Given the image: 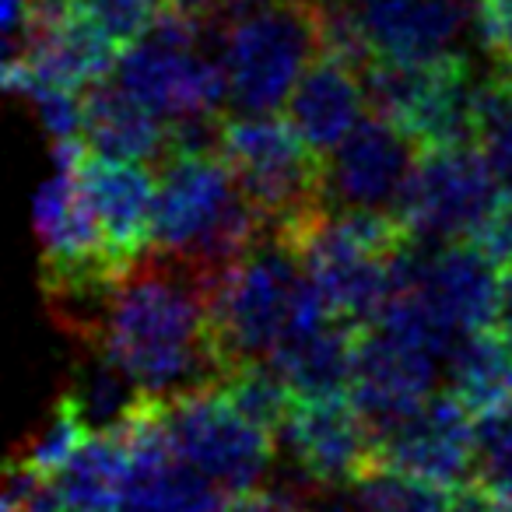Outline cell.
Listing matches in <instances>:
<instances>
[{
    "mask_svg": "<svg viewBox=\"0 0 512 512\" xmlns=\"http://www.w3.org/2000/svg\"><path fill=\"white\" fill-rule=\"evenodd\" d=\"M207 288L211 274L200 267L144 253L109 288L78 337L130 383L158 397L218 383L221 362L211 341Z\"/></svg>",
    "mask_w": 512,
    "mask_h": 512,
    "instance_id": "6da1fadb",
    "label": "cell"
},
{
    "mask_svg": "<svg viewBox=\"0 0 512 512\" xmlns=\"http://www.w3.org/2000/svg\"><path fill=\"white\" fill-rule=\"evenodd\" d=\"M267 232L264 214L249 204L218 151L162 158L148 253L214 274L246 256Z\"/></svg>",
    "mask_w": 512,
    "mask_h": 512,
    "instance_id": "7a4b0ae2",
    "label": "cell"
},
{
    "mask_svg": "<svg viewBox=\"0 0 512 512\" xmlns=\"http://www.w3.org/2000/svg\"><path fill=\"white\" fill-rule=\"evenodd\" d=\"M302 288L306 271L292 249L281 246L271 232L235 264L211 274L207 302L221 376L239 362L271 358L292 323Z\"/></svg>",
    "mask_w": 512,
    "mask_h": 512,
    "instance_id": "3957f363",
    "label": "cell"
},
{
    "mask_svg": "<svg viewBox=\"0 0 512 512\" xmlns=\"http://www.w3.org/2000/svg\"><path fill=\"white\" fill-rule=\"evenodd\" d=\"M320 0H271L225 25L228 102L242 113H274L323 53Z\"/></svg>",
    "mask_w": 512,
    "mask_h": 512,
    "instance_id": "277c9868",
    "label": "cell"
},
{
    "mask_svg": "<svg viewBox=\"0 0 512 512\" xmlns=\"http://www.w3.org/2000/svg\"><path fill=\"white\" fill-rule=\"evenodd\" d=\"M218 155L267 228L327 207V158L316 155L288 116L246 113L221 123Z\"/></svg>",
    "mask_w": 512,
    "mask_h": 512,
    "instance_id": "5b68a950",
    "label": "cell"
},
{
    "mask_svg": "<svg viewBox=\"0 0 512 512\" xmlns=\"http://www.w3.org/2000/svg\"><path fill=\"white\" fill-rule=\"evenodd\" d=\"M362 85L372 113L404 130L418 151L477 144V81L460 53L432 60L372 57Z\"/></svg>",
    "mask_w": 512,
    "mask_h": 512,
    "instance_id": "8992f818",
    "label": "cell"
},
{
    "mask_svg": "<svg viewBox=\"0 0 512 512\" xmlns=\"http://www.w3.org/2000/svg\"><path fill=\"white\" fill-rule=\"evenodd\" d=\"M162 418L172 453L214 477L228 495L256 488L271 470L278 439L235 411L218 383L162 397Z\"/></svg>",
    "mask_w": 512,
    "mask_h": 512,
    "instance_id": "52a82bcc",
    "label": "cell"
},
{
    "mask_svg": "<svg viewBox=\"0 0 512 512\" xmlns=\"http://www.w3.org/2000/svg\"><path fill=\"white\" fill-rule=\"evenodd\" d=\"M495 179V169L474 144L425 148L414 158L397 214L418 242H453L467 235L498 197Z\"/></svg>",
    "mask_w": 512,
    "mask_h": 512,
    "instance_id": "ba28073f",
    "label": "cell"
},
{
    "mask_svg": "<svg viewBox=\"0 0 512 512\" xmlns=\"http://www.w3.org/2000/svg\"><path fill=\"white\" fill-rule=\"evenodd\" d=\"M292 467L316 491H348L383 470L379 439L348 393L341 397H295L292 414L278 432Z\"/></svg>",
    "mask_w": 512,
    "mask_h": 512,
    "instance_id": "9c48e42d",
    "label": "cell"
},
{
    "mask_svg": "<svg viewBox=\"0 0 512 512\" xmlns=\"http://www.w3.org/2000/svg\"><path fill=\"white\" fill-rule=\"evenodd\" d=\"M435 393V355L376 327H358L348 397L383 442Z\"/></svg>",
    "mask_w": 512,
    "mask_h": 512,
    "instance_id": "30bf717a",
    "label": "cell"
},
{
    "mask_svg": "<svg viewBox=\"0 0 512 512\" xmlns=\"http://www.w3.org/2000/svg\"><path fill=\"white\" fill-rule=\"evenodd\" d=\"M414 158H418V148L404 130L376 113L362 116L348 141L327 158L330 207L397 211Z\"/></svg>",
    "mask_w": 512,
    "mask_h": 512,
    "instance_id": "8fae6325",
    "label": "cell"
},
{
    "mask_svg": "<svg viewBox=\"0 0 512 512\" xmlns=\"http://www.w3.org/2000/svg\"><path fill=\"white\" fill-rule=\"evenodd\" d=\"M477 460V421L449 393L432 397L414 418L379 442V463L432 488H456Z\"/></svg>",
    "mask_w": 512,
    "mask_h": 512,
    "instance_id": "7c38bea8",
    "label": "cell"
},
{
    "mask_svg": "<svg viewBox=\"0 0 512 512\" xmlns=\"http://www.w3.org/2000/svg\"><path fill=\"white\" fill-rule=\"evenodd\" d=\"M81 190L109 242V253L123 267H134L151 249V218H155V186L141 162H120V158L92 155L78 169Z\"/></svg>",
    "mask_w": 512,
    "mask_h": 512,
    "instance_id": "4fadbf2b",
    "label": "cell"
},
{
    "mask_svg": "<svg viewBox=\"0 0 512 512\" xmlns=\"http://www.w3.org/2000/svg\"><path fill=\"white\" fill-rule=\"evenodd\" d=\"M414 288L456 341L488 330L502 316V281L495 278V267L467 242H449L439 253L425 256Z\"/></svg>",
    "mask_w": 512,
    "mask_h": 512,
    "instance_id": "5bb4252c",
    "label": "cell"
},
{
    "mask_svg": "<svg viewBox=\"0 0 512 512\" xmlns=\"http://www.w3.org/2000/svg\"><path fill=\"white\" fill-rule=\"evenodd\" d=\"M365 106L369 102H365L362 71L330 57V53H320L306 67V74H302L299 85L292 88V95L285 102L288 123L323 158H330L348 141L351 130L362 123Z\"/></svg>",
    "mask_w": 512,
    "mask_h": 512,
    "instance_id": "9a60e30c",
    "label": "cell"
},
{
    "mask_svg": "<svg viewBox=\"0 0 512 512\" xmlns=\"http://www.w3.org/2000/svg\"><path fill=\"white\" fill-rule=\"evenodd\" d=\"M376 57L432 60L453 50L470 18L467 0H355Z\"/></svg>",
    "mask_w": 512,
    "mask_h": 512,
    "instance_id": "2e32d148",
    "label": "cell"
},
{
    "mask_svg": "<svg viewBox=\"0 0 512 512\" xmlns=\"http://www.w3.org/2000/svg\"><path fill=\"white\" fill-rule=\"evenodd\" d=\"M358 327L334 313H313L295 320L267 362L281 372L295 397H341L351 383Z\"/></svg>",
    "mask_w": 512,
    "mask_h": 512,
    "instance_id": "e0dca14e",
    "label": "cell"
},
{
    "mask_svg": "<svg viewBox=\"0 0 512 512\" xmlns=\"http://www.w3.org/2000/svg\"><path fill=\"white\" fill-rule=\"evenodd\" d=\"M85 144L92 155L148 165L169 155V127L120 85L99 81L85 92Z\"/></svg>",
    "mask_w": 512,
    "mask_h": 512,
    "instance_id": "ac0fdd59",
    "label": "cell"
},
{
    "mask_svg": "<svg viewBox=\"0 0 512 512\" xmlns=\"http://www.w3.org/2000/svg\"><path fill=\"white\" fill-rule=\"evenodd\" d=\"M449 397L481 425L512 411V337L495 327L477 330L449 351Z\"/></svg>",
    "mask_w": 512,
    "mask_h": 512,
    "instance_id": "d6986e66",
    "label": "cell"
},
{
    "mask_svg": "<svg viewBox=\"0 0 512 512\" xmlns=\"http://www.w3.org/2000/svg\"><path fill=\"white\" fill-rule=\"evenodd\" d=\"M218 390L232 400L235 411L246 414L256 428H264L274 439H278V432L285 428L288 414H292V404H295V393L288 390L281 372L274 369L267 358L232 365V369L218 379Z\"/></svg>",
    "mask_w": 512,
    "mask_h": 512,
    "instance_id": "ffe728a7",
    "label": "cell"
},
{
    "mask_svg": "<svg viewBox=\"0 0 512 512\" xmlns=\"http://www.w3.org/2000/svg\"><path fill=\"white\" fill-rule=\"evenodd\" d=\"M92 435L95 432L88 428V421L81 418V411L74 407V400L64 393V397L53 404V411L46 414L43 425H39L11 456L22 460L25 467H32L36 474L57 477L60 470H64L67 463L81 453V446H85Z\"/></svg>",
    "mask_w": 512,
    "mask_h": 512,
    "instance_id": "44dd1931",
    "label": "cell"
},
{
    "mask_svg": "<svg viewBox=\"0 0 512 512\" xmlns=\"http://www.w3.org/2000/svg\"><path fill=\"white\" fill-rule=\"evenodd\" d=\"M477 148L488 158L498 179L512 186V67H498L477 81L474 99Z\"/></svg>",
    "mask_w": 512,
    "mask_h": 512,
    "instance_id": "7402d4cb",
    "label": "cell"
},
{
    "mask_svg": "<svg viewBox=\"0 0 512 512\" xmlns=\"http://www.w3.org/2000/svg\"><path fill=\"white\" fill-rule=\"evenodd\" d=\"M481 481L491 488L505 512H512V411L477 425Z\"/></svg>",
    "mask_w": 512,
    "mask_h": 512,
    "instance_id": "603a6c76",
    "label": "cell"
},
{
    "mask_svg": "<svg viewBox=\"0 0 512 512\" xmlns=\"http://www.w3.org/2000/svg\"><path fill=\"white\" fill-rule=\"evenodd\" d=\"M81 8L127 50L130 43L151 29V22L162 11V0H78Z\"/></svg>",
    "mask_w": 512,
    "mask_h": 512,
    "instance_id": "cb8c5ba5",
    "label": "cell"
},
{
    "mask_svg": "<svg viewBox=\"0 0 512 512\" xmlns=\"http://www.w3.org/2000/svg\"><path fill=\"white\" fill-rule=\"evenodd\" d=\"M467 246H474L491 267L512 264V190L491 200V207L467 232Z\"/></svg>",
    "mask_w": 512,
    "mask_h": 512,
    "instance_id": "d4e9b609",
    "label": "cell"
},
{
    "mask_svg": "<svg viewBox=\"0 0 512 512\" xmlns=\"http://www.w3.org/2000/svg\"><path fill=\"white\" fill-rule=\"evenodd\" d=\"M474 32L498 67H512V0H477Z\"/></svg>",
    "mask_w": 512,
    "mask_h": 512,
    "instance_id": "484cf974",
    "label": "cell"
},
{
    "mask_svg": "<svg viewBox=\"0 0 512 512\" xmlns=\"http://www.w3.org/2000/svg\"><path fill=\"white\" fill-rule=\"evenodd\" d=\"M221 512H316L313 502H306L302 495L292 491H264V488H249L232 495Z\"/></svg>",
    "mask_w": 512,
    "mask_h": 512,
    "instance_id": "4316f807",
    "label": "cell"
},
{
    "mask_svg": "<svg viewBox=\"0 0 512 512\" xmlns=\"http://www.w3.org/2000/svg\"><path fill=\"white\" fill-rule=\"evenodd\" d=\"M32 0H0V39H22Z\"/></svg>",
    "mask_w": 512,
    "mask_h": 512,
    "instance_id": "83f0119b",
    "label": "cell"
},
{
    "mask_svg": "<svg viewBox=\"0 0 512 512\" xmlns=\"http://www.w3.org/2000/svg\"><path fill=\"white\" fill-rule=\"evenodd\" d=\"M162 8L179 11V15L190 18H221V0H162Z\"/></svg>",
    "mask_w": 512,
    "mask_h": 512,
    "instance_id": "f1b7e54d",
    "label": "cell"
},
{
    "mask_svg": "<svg viewBox=\"0 0 512 512\" xmlns=\"http://www.w3.org/2000/svg\"><path fill=\"white\" fill-rule=\"evenodd\" d=\"M267 4H271V0H221V18H225V22H235V18L249 15V11L267 8Z\"/></svg>",
    "mask_w": 512,
    "mask_h": 512,
    "instance_id": "f546056e",
    "label": "cell"
},
{
    "mask_svg": "<svg viewBox=\"0 0 512 512\" xmlns=\"http://www.w3.org/2000/svg\"><path fill=\"white\" fill-rule=\"evenodd\" d=\"M502 323L512 327V264L505 267V278H502Z\"/></svg>",
    "mask_w": 512,
    "mask_h": 512,
    "instance_id": "4dcf8cb0",
    "label": "cell"
},
{
    "mask_svg": "<svg viewBox=\"0 0 512 512\" xmlns=\"http://www.w3.org/2000/svg\"><path fill=\"white\" fill-rule=\"evenodd\" d=\"M0 512H22V509H18V502L4 488H0Z\"/></svg>",
    "mask_w": 512,
    "mask_h": 512,
    "instance_id": "1f68e13d",
    "label": "cell"
}]
</instances>
